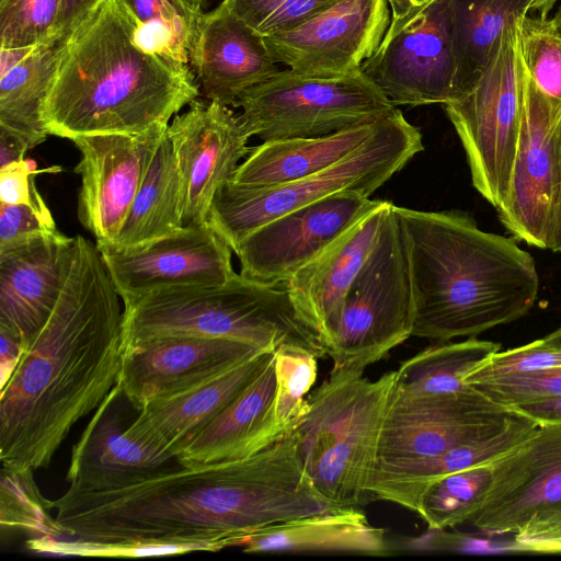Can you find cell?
<instances>
[{
	"label": "cell",
	"instance_id": "obj_48",
	"mask_svg": "<svg viewBox=\"0 0 561 561\" xmlns=\"http://www.w3.org/2000/svg\"><path fill=\"white\" fill-rule=\"evenodd\" d=\"M510 410L530 419L538 425L561 424V396L518 404Z\"/></svg>",
	"mask_w": 561,
	"mask_h": 561
},
{
	"label": "cell",
	"instance_id": "obj_14",
	"mask_svg": "<svg viewBox=\"0 0 561 561\" xmlns=\"http://www.w3.org/2000/svg\"><path fill=\"white\" fill-rule=\"evenodd\" d=\"M382 201L342 191L290 210L250 233L234 250L240 274L278 287Z\"/></svg>",
	"mask_w": 561,
	"mask_h": 561
},
{
	"label": "cell",
	"instance_id": "obj_53",
	"mask_svg": "<svg viewBox=\"0 0 561 561\" xmlns=\"http://www.w3.org/2000/svg\"><path fill=\"white\" fill-rule=\"evenodd\" d=\"M434 0H387L391 9V20H399L420 10Z\"/></svg>",
	"mask_w": 561,
	"mask_h": 561
},
{
	"label": "cell",
	"instance_id": "obj_54",
	"mask_svg": "<svg viewBox=\"0 0 561 561\" xmlns=\"http://www.w3.org/2000/svg\"><path fill=\"white\" fill-rule=\"evenodd\" d=\"M558 0H537V15L547 16Z\"/></svg>",
	"mask_w": 561,
	"mask_h": 561
},
{
	"label": "cell",
	"instance_id": "obj_6",
	"mask_svg": "<svg viewBox=\"0 0 561 561\" xmlns=\"http://www.w3.org/2000/svg\"><path fill=\"white\" fill-rule=\"evenodd\" d=\"M363 375L330 371L307 397L293 428L306 474L335 510L359 508L375 499L369 488L397 371L376 380Z\"/></svg>",
	"mask_w": 561,
	"mask_h": 561
},
{
	"label": "cell",
	"instance_id": "obj_29",
	"mask_svg": "<svg viewBox=\"0 0 561 561\" xmlns=\"http://www.w3.org/2000/svg\"><path fill=\"white\" fill-rule=\"evenodd\" d=\"M382 117L327 136L264 141L251 148L231 181L241 186L266 187L312 175L355 151Z\"/></svg>",
	"mask_w": 561,
	"mask_h": 561
},
{
	"label": "cell",
	"instance_id": "obj_52",
	"mask_svg": "<svg viewBox=\"0 0 561 561\" xmlns=\"http://www.w3.org/2000/svg\"><path fill=\"white\" fill-rule=\"evenodd\" d=\"M510 550L519 552L561 554V539L549 540H515L511 542Z\"/></svg>",
	"mask_w": 561,
	"mask_h": 561
},
{
	"label": "cell",
	"instance_id": "obj_39",
	"mask_svg": "<svg viewBox=\"0 0 561 561\" xmlns=\"http://www.w3.org/2000/svg\"><path fill=\"white\" fill-rule=\"evenodd\" d=\"M26 547L41 553L82 557L135 558L208 551L206 546L188 541L123 540L100 542L76 538L35 537Z\"/></svg>",
	"mask_w": 561,
	"mask_h": 561
},
{
	"label": "cell",
	"instance_id": "obj_26",
	"mask_svg": "<svg viewBox=\"0 0 561 561\" xmlns=\"http://www.w3.org/2000/svg\"><path fill=\"white\" fill-rule=\"evenodd\" d=\"M275 394L273 356L263 371L188 442L176 456L178 463L198 467L241 459L282 438L288 431L276 421Z\"/></svg>",
	"mask_w": 561,
	"mask_h": 561
},
{
	"label": "cell",
	"instance_id": "obj_9",
	"mask_svg": "<svg viewBox=\"0 0 561 561\" xmlns=\"http://www.w3.org/2000/svg\"><path fill=\"white\" fill-rule=\"evenodd\" d=\"M520 19L505 28L476 81L444 104L465 149L472 185L495 208L508 190L523 114Z\"/></svg>",
	"mask_w": 561,
	"mask_h": 561
},
{
	"label": "cell",
	"instance_id": "obj_20",
	"mask_svg": "<svg viewBox=\"0 0 561 561\" xmlns=\"http://www.w3.org/2000/svg\"><path fill=\"white\" fill-rule=\"evenodd\" d=\"M266 350L220 337L172 336L123 351L117 386L138 412L148 402L199 382Z\"/></svg>",
	"mask_w": 561,
	"mask_h": 561
},
{
	"label": "cell",
	"instance_id": "obj_3",
	"mask_svg": "<svg viewBox=\"0 0 561 561\" xmlns=\"http://www.w3.org/2000/svg\"><path fill=\"white\" fill-rule=\"evenodd\" d=\"M201 95L190 66L139 47L116 0H103L60 42L42 117L49 135L142 134Z\"/></svg>",
	"mask_w": 561,
	"mask_h": 561
},
{
	"label": "cell",
	"instance_id": "obj_21",
	"mask_svg": "<svg viewBox=\"0 0 561 561\" xmlns=\"http://www.w3.org/2000/svg\"><path fill=\"white\" fill-rule=\"evenodd\" d=\"M190 67L201 95L227 106H233L242 92L280 71L266 37L222 3L201 14Z\"/></svg>",
	"mask_w": 561,
	"mask_h": 561
},
{
	"label": "cell",
	"instance_id": "obj_57",
	"mask_svg": "<svg viewBox=\"0 0 561 561\" xmlns=\"http://www.w3.org/2000/svg\"><path fill=\"white\" fill-rule=\"evenodd\" d=\"M557 28L560 31L561 33V7L559 8V10L557 11V13L554 14V16L552 18Z\"/></svg>",
	"mask_w": 561,
	"mask_h": 561
},
{
	"label": "cell",
	"instance_id": "obj_32",
	"mask_svg": "<svg viewBox=\"0 0 561 561\" xmlns=\"http://www.w3.org/2000/svg\"><path fill=\"white\" fill-rule=\"evenodd\" d=\"M60 42L36 45L0 72V125L22 135L31 148L49 135L42 107L53 78Z\"/></svg>",
	"mask_w": 561,
	"mask_h": 561
},
{
	"label": "cell",
	"instance_id": "obj_49",
	"mask_svg": "<svg viewBox=\"0 0 561 561\" xmlns=\"http://www.w3.org/2000/svg\"><path fill=\"white\" fill-rule=\"evenodd\" d=\"M30 142L20 134L0 125V169L21 162Z\"/></svg>",
	"mask_w": 561,
	"mask_h": 561
},
{
	"label": "cell",
	"instance_id": "obj_7",
	"mask_svg": "<svg viewBox=\"0 0 561 561\" xmlns=\"http://www.w3.org/2000/svg\"><path fill=\"white\" fill-rule=\"evenodd\" d=\"M423 149L420 130L394 108L355 151L312 175L266 187L221 184L208 224L234 252L255 229L290 210L342 191L369 197Z\"/></svg>",
	"mask_w": 561,
	"mask_h": 561
},
{
	"label": "cell",
	"instance_id": "obj_36",
	"mask_svg": "<svg viewBox=\"0 0 561 561\" xmlns=\"http://www.w3.org/2000/svg\"><path fill=\"white\" fill-rule=\"evenodd\" d=\"M32 469L1 468L0 524L8 530H22L35 537L67 538L66 530L53 519L51 501L45 499Z\"/></svg>",
	"mask_w": 561,
	"mask_h": 561
},
{
	"label": "cell",
	"instance_id": "obj_19",
	"mask_svg": "<svg viewBox=\"0 0 561 561\" xmlns=\"http://www.w3.org/2000/svg\"><path fill=\"white\" fill-rule=\"evenodd\" d=\"M490 465L491 484L468 523L484 535H515L536 514L561 506V424L539 425Z\"/></svg>",
	"mask_w": 561,
	"mask_h": 561
},
{
	"label": "cell",
	"instance_id": "obj_11",
	"mask_svg": "<svg viewBox=\"0 0 561 561\" xmlns=\"http://www.w3.org/2000/svg\"><path fill=\"white\" fill-rule=\"evenodd\" d=\"M360 71L396 105L446 104L457 95L450 0L391 20Z\"/></svg>",
	"mask_w": 561,
	"mask_h": 561
},
{
	"label": "cell",
	"instance_id": "obj_2",
	"mask_svg": "<svg viewBox=\"0 0 561 561\" xmlns=\"http://www.w3.org/2000/svg\"><path fill=\"white\" fill-rule=\"evenodd\" d=\"M75 238L54 310L1 383L0 459L5 468H47L73 425L117 385L122 298L96 243Z\"/></svg>",
	"mask_w": 561,
	"mask_h": 561
},
{
	"label": "cell",
	"instance_id": "obj_30",
	"mask_svg": "<svg viewBox=\"0 0 561 561\" xmlns=\"http://www.w3.org/2000/svg\"><path fill=\"white\" fill-rule=\"evenodd\" d=\"M182 215L181 179L165 133L113 245L133 249L176 233L184 227Z\"/></svg>",
	"mask_w": 561,
	"mask_h": 561
},
{
	"label": "cell",
	"instance_id": "obj_17",
	"mask_svg": "<svg viewBox=\"0 0 561 561\" xmlns=\"http://www.w3.org/2000/svg\"><path fill=\"white\" fill-rule=\"evenodd\" d=\"M391 22L387 0H340L290 31L266 37L277 64L304 76L334 78L360 71Z\"/></svg>",
	"mask_w": 561,
	"mask_h": 561
},
{
	"label": "cell",
	"instance_id": "obj_5",
	"mask_svg": "<svg viewBox=\"0 0 561 561\" xmlns=\"http://www.w3.org/2000/svg\"><path fill=\"white\" fill-rule=\"evenodd\" d=\"M122 348L161 337H220L266 351L283 345L318 358L325 350L285 288L236 274L224 284L172 287L123 301Z\"/></svg>",
	"mask_w": 561,
	"mask_h": 561
},
{
	"label": "cell",
	"instance_id": "obj_28",
	"mask_svg": "<svg viewBox=\"0 0 561 561\" xmlns=\"http://www.w3.org/2000/svg\"><path fill=\"white\" fill-rule=\"evenodd\" d=\"M245 552L389 553L385 530L373 526L360 508L334 510L290 519L243 538Z\"/></svg>",
	"mask_w": 561,
	"mask_h": 561
},
{
	"label": "cell",
	"instance_id": "obj_33",
	"mask_svg": "<svg viewBox=\"0 0 561 561\" xmlns=\"http://www.w3.org/2000/svg\"><path fill=\"white\" fill-rule=\"evenodd\" d=\"M496 342L468 337L460 342H439L402 362L396 388L414 394H442L466 390L467 375L493 353Z\"/></svg>",
	"mask_w": 561,
	"mask_h": 561
},
{
	"label": "cell",
	"instance_id": "obj_27",
	"mask_svg": "<svg viewBox=\"0 0 561 561\" xmlns=\"http://www.w3.org/2000/svg\"><path fill=\"white\" fill-rule=\"evenodd\" d=\"M538 426L530 419L516 413L502 431L492 436L459 444L423 459L377 463L370 492L376 499L419 513L422 495L432 483L450 473L499 458L533 435Z\"/></svg>",
	"mask_w": 561,
	"mask_h": 561
},
{
	"label": "cell",
	"instance_id": "obj_56",
	"mask_svg": "<svg viewBox=\"0 0 561 561\" xmlns=\"http://www.w3.org/2000/svg\"><path fill=\"white\" fill-rule=\"evenodd\" d=\"M192 8L196 11L202 12V2L203 0H185Z\"/></svg>",
	"mask_w": 561,
	"mask_h": 561
},
{
	"label": "cell",
	"instance_id": "obj_18",
	"mask_svg": "<svg viewBox=\"0 0 561 561\" xmlns=\"http://www.w3.org/2000/svg\"><path fill=\"white\" fill-rule=\"evenodd\" d=\"M98 248L122 301L158 289L224 284L237 274L232 249L208 222L138 248Z\"/></svg>",
	"mask_w": 561,
	"mask_h": 561
},
{
	"label": "cell",
	"instance_id": "obj_16",
	"mask_svg": "<svg viewBox=\"0 0 561 561\" xmlns=\"http://www.w3.org/2000/svg\"><path fill=\"white\" fill-rule=\"evenodd\" d=\"M167 135L181 179L183 225H205L219 186L251 151V136L227 105L198 99L174 116Z\"/></svg>",
	"mask_w": 561,
	"mask_h": 561
},
{
	"label": "cell",
	"instance_id": "obj_41",
	"mask_svg": "<svg viewBox=\"0 0 561 561\" xmlns=\"http://www.w3.org/2000/svg\"><path fill=\"white\" fill-rule=\"evenodd\" d=\"M340 0H222L231 12L264 37L309 21Z\"/></svg>",
	"mask_w": 561,
	"mask_h": 561
},
{
	"label": "cell",
	"instance_id": "obj_8",
	"mask_svg": "<svg viewBox=\"0 0 561 561\" xmlns=\"http://www.w3.org/2000/svg\"><path fill=\"white\" fill-rule=\"evenodd\" d=\"M415 307L409 241L392 204L378 240L344 298L325 343L331 371L363 373L412 336Z\"/></svg>",
	"mask_w": 561,
	"mask_h": 561
},
{
	"label": "cell",
	"instance_id": "obj_34",
	"mask_svg": "<svg viewBox=\"0 0 561 561\" xmlns=\"http://www.w3.org/2000/svg\"><path fill=\"white\" fill-rule=\"evenodd\" d=\"M116 1L139 47L171 64L190 66V53L203 12L185 0Z\"/></svg>",
	"mask_w": 561,
	"mask_h": 561
},
{
	"label": "cell",
	"instance_id": "obj_15",
	"mask_svg": "<svg viewBox=\"0 0 561 561\" xmlns=\"http://www.w3.org/2000/svg\"><path fill=\"white\" fill-rule=\"evenodd\" d=\"M169 124L137 135L98 134L72 139L81 152L78 218L96 245L116 243L131 203Z\"/></svg>",
	"mask_w": 561,
	"mask_h": 561
},
{
	"label": "cell",
	"instance_id": "obj_47",
	"mask_svg": "<svg viewBox=\"0 0 561 561\" xmlns=\"http://www.w3.org/2000/svg\"><path fill=\"white\" fill-rule=\"evenodd\" d=\"M103 0H60L54 42H62Z\"/></svg>",
	"mask_w": 561,
	"mask_h": 561
},
{
	"label": "cell",
	"instance_id": "obj_46",
	"mask_svg": "<svg viewBox=\"0 0 561 561\" xmlns=\"http://www.w3.org/2000/svg\"><path fill=\"white\" fill-rule=\"evenodd\" d=\"M515 540L561 539V506L536 514L514 535Z\"/></svg>",
	"mask_w": 561,
	"mask_h": 561
},
{
	"label": "cell",
	"instance_id": "obj_13",
	"mask_svg": "<svg viewBox=\"0 0 561 561\" xmlns=\"http://www.w3.org/2000/svg\"><path fill=\"white\" fill-rule=\"evenodd\" d=\"M560 119L561 102L545 94L525 69L516 153L505 199L496 210L516 239L540 249H549L557 206Z\"/></svg>",
	"mask_w": 561,
	"mask_h": 561
},
{
	"label": "cell",
	"instance_id": "obj_42",
	"mask_svg": "<svg viewBox=\"0 0 561 561\" xmlns=\"http://www.w3.org/2000/svg\"><path fill=\"white\" fill-rule=\"evenodd\" d=\"M554 368H561V347L539 339L518 347L493 353L467 375L465 383L474 386L499 378Z\"/></svg>",
	"mask_w": 561,
	"mask_h": 561
},
{
	"label": "cell",
	"instance_id": "obj_10",
	"mask_svg": "<svg viewBox=\"0 0 561 561\" xmlns=\"http://www.w3.org/2000/svg\"><path fill=\"white\" fill-rule=\"evenodd\" d=\"M245 130L263 141L321 137L370 123L396 106L362 71L319 78L280 70L237 99Z\"/></svg>",
	"mask_w": 561,
	"mask_h": 561
},
{
	"label": "cell",
	"instance_id": "obj_12",
	"mask_svg": "<svg viewBox=\"0 0 561 561\" xmlns=\"http://www.w3.org/2000/svg\"><path fill=\"white\" fill-rule=\"evenodd\" d=\"M515 414L473 386L453 393L414 394L398 390L394 385L378 463L423 459L492 436Z\"/></svg>",
	"mask_w": 561,
	"mask_h": 561
},
{
	"label": "cell",
	"instance_id": "obj_50",
	"mask_svg": "<svg viewBox=\"0 0 561 561\" xmlns=\"http://www.w3.org/2000/svg\"><path fill=\"white\" fill-rule=\"evenodd\" d=\"M0 344L1 383H3L15 368L24 345L18 335L4 328H0Z\"/></svg>",
	"mask_w": 561,
	"mask_h": 561
},
{
	"label": "cell",
	"instance_id": "obj_24",
	"mask_svg": "<svg viewBox=\"0 0 561 561\" xmlns=\"http://www.w3.org/2000/svg\"><path fill=\"white\" fill-rule=\"evenodd\" d=\"M125 400L116 385L73 445L69 490L91 493L124 488L169 468L174 456L125 434Z\"/></svg>",
	"mask_w": 561,
	"mask_h": 561
},
{
	"label": "cell",
	"instance_id": "obj_22",
	"mask_svg": "<svg viewBox=\"0 0 561 561\" xmlns=\"http://www.w3.org/2000/svg\"><path fill=\"white\" fill-rule=\"evenodd\" d=\"M262 351L199 382L148 402L125 434L176 458L268 365Z\"/></svg>",
	"mask_w": 561,
	"mask_h": 561
},
{
	"label": "cell",
	"instance_id": "obj_45",
	"mask_svg": "<svg viewBox=\"0 0 561 561\" xmlns=\"http://www.w3.org/2000/svg\"><path fill=\"white\" fill-rule=\"evenodd\" d=\"M33 173L26 160L0 169V203L28 205L38 210L48 211L45 201L36 188Z\"/></svg>",
	"mask_w": 561,
	"mask_h": 561
},
{
	"label": "cell",
	"instance_id": "obj_51",
	"mask_svg": "<svg viewBox=\"0 0 561 561\" xmlns=\"http://www.w3.org/2000/svg\"><path fill=\"white\" fill-rule=\"evenodd\" d=\"M557 152L559 168L558 198L549 250L553 252H561V119L557 130Z\"/></svg>",
	"mask_w": 561,
	"mask_h": 561
},
{
	"label": "cell",
	"instance_id": "obj_37",
	"mask_svg": "<svg viewBox=\"0 0 561 561\" xmlns=\"http://www.w3.org/2000/svg\"><path fill=\"white\" fill-rule=\"evenodd\" d=\"M518 38L527 73L545 94L561 102V33L553 20L531 14L523 16Z\"/></svg>",
	"mask_w": 561,
	"mask_h": 561
},
{
	"label": "cell",
	"instance_id": "obj_44",
	"mask_svg": "<svg viewBox=\"0 0 561 561\" xmlns=\"http://www.w3.org/2000/svg\"><path fill=\"white\" fill-rule=\"evenodd\" d=\"M58 232L49 210L0 203V250Z\"/></svg>",
	"mask_w": 561,
	"mask_h": 561
},
{
	"label": "cell",
	"instance_id": "obj_38",
	"mask_svg": "<svg viewBox=\"0 0 561 561\" xmlns=\"http://www.w3.org/2000/svg\"><path fill=\"white\" fill-rule=\"evenodd\" d=\"M317 359L313 353L298 346L283 345L275 351V417L288 432L306 411V396L317 379Z\"/></svg>",
	"mask_w": 561,
	"mask_h": 561
},
{
	"label": "cell",
	"instance_id": "obj_55",
	"mask_svg": "<svg viewBox=\"0 0 561 561\" xmlns=\"http://www.w3.org/2000/svg\"><path fill=\"white\" fill-rule=\"evenodd\" d=\"M548 344L561 347V327L542 337Z\"/></svg>",
	"mask_w": 561,
	"mask_h": 561
},
{
	"label": "cell",
	"instance_id": "obj_25",
	"mask_svg": "<svg viewBox=\"0 0 561 561\" xmlns=\"http://www.w3.org/2000/svg\"><path fill=\"white\" fill-rule=\"evenodd\" d=\"M76 238L61 232L0 250V328L24 347L49 318L67 279Z\"/></svg>",
	"mask_w": 561,
	"mask_h": 561
},
{
	"label": "cell",
	"instance_id": "obj_23",
	"mask_svg": "<svg viewBox=\"0 0 561 561\" xmlns=\"http://www.w3.org/2000/svg\"><path fill=\"white\" fill-rule=\"evenodd\" d=\"M391 206V202L382 201L284 285L299 318L317 334L323 347L336 327L346 293L375 247Z\"/></svg>",
	"mask_w": 561,
	"mask_h": 561
},
{
	"label": "cell",
	"instance_id": "obj_43",
	"mask_svg": "<svg viewBox=\"0 0 561 561\" xmlns=\"http://www.w3.org/2000/svg\"><path fill=\"white\" fill-rule=\"evenodd\" d=\"M473 387L496 403L511 409L530 401L561 396V368L499 378Z\"/></svg>",
	"mask_w": 561,
	"mask_h": 561
},
{
	"label": "cell",
	"instance_id": "obj_35",
	"mask_svg": "<svg viewBox=\"0 0 561 561\" xmlns=\"http://www.w3.org/2000/svg\"><path fill=\"white\" fill-rule=\"evenodd\" d=\"M491 481L490 462L445 476L426 489L417 514L432 529L468 524L480 508Z\"/></svg>",
	"mask_w": 561,
	"mask_h": 561
},
{
	"label": "cell",
	"instance_id": "obj_31",
	"mask_svg": "<svg viewBox=\"0 0 561 561\" xmlns=\"http://www.w3.org/2000/svg\"><path fill=\"white\" fill-rule=\"evenodd\" d=\"M536 10L537 0H450L456 98L476 81L505 28Z\"/></svg>",
	"mask_w": 561,
	"mask_h": 561
},
{
	"label": "cell",
	"instance_id": "obj_4",
	"mask_svg": "<svg viewBox=\"0 0 561 561\" xmlns=\"http://www.w3.org/2000/svg\"><path fill=\"white\" fill-rule=\"evenodd\" d=\"M396 210L409 241L413 336L437 342L477 337L534 307L536 263L514 240L481 230L461 210Z\"/></svg>",
	"mask_w": 561,
	"mask_h": 561
},
{
	"label": "cell",
	"instance_id": "obj_40",
	"mask_svg": "<svg viewBox=\"0 0 561 561\" xmlns=\"http://www.w3.org/2000/svg\"><path fill=\"white\" fill-rule=\"evenodd\" d=\"M60 0H0L1 48L54 42Z\"/></svg>",
	"mask_w": 561,
	"mask_h": 561
},
{
	"label": "cell",
	"instance_id": "obj_1",
	"mask_svg": "<svg viewBox=\"0 0 561 561\" xmlns=\"http://www.w3.org/2000/svg\"><path fill=\"white\" fill-rule=\"evenodd\" d=\"M51 506L68 538L188 541L208 551L238 547L261 529L335 510L306 474L293 430L249 457L169 467L110 491L68 489Z\"/></svg>",
	"mask_w": 561,
	"mask_h": 561
}]
</instances>
